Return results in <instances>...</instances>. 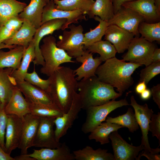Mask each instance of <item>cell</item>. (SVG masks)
<instances>
[{
    "label": "cell",
    "instance_id": "cell-26",
    "mask_svg": "<svg viewBox=\"0 0 160 160\" xmlns=\"http://www.w3.org/2000/svg\"><path fill=\"white\" fill-rule=\"evenodd\" d=\"M26 48L17 45L7 52L0 50V68L11 67L15 70L18 68Z\"/></svg>",
    "mask_w": 160,
    "mask_h": 160
},
{
    "label": "cell",
    "instance_id": "cell-54",
    "mask_svg": "<svg viewBox=\"0 0 160 160\" xmlns=\"http://www.w3.org/2000/svg\"><path fill=\"white\" fill-rule=\"evenodd\" d=\"M1 99H0V104H1Z\"/></svg>",
    "mask_w": 160,
    "mask_h": 160
},
{
    "label": "cell",
    "instance_id": "cell-53",
    "mask_svg": "<svg viewBox=\"0 0 160 160\" xmlns=\"http://www.w3.org/2000/svg\"><path fill=\"white\" fill-rule=\"evenodd\" d=\"M47 3H48L49 1H53L54 0H46Z\"/></svg>",
    "mask_w": 160,
    "mask_h": 160
},
{
    "label": "cell",
    "instance_id": "cell-51",
    "mask_svg": "<svg viewBox=\"0 0 160 160\" xmlns=\"http://www.w3.org/2000/svg\"><path fill=\"white\" fill-rule=\"evenodd\" d=\"M17 45H7L3 43H0V50L4 48H8L9 49L15 47Z\"/></svg>",
    "mask_w": 160,
    "mask_h": 160
},
{
    "label": "cell",
    "instance_id": "cell-15",
    "mask_svg": "<svg viewBox=\"0 0 160 160\" xmlns=\"http://www.w3.org/2000/svg\"><path fill=\"white\" fill-rule=\"evenodd\" d=\"M23 119L21 137L18 147L21 150L20 155L28 154V148L33 146L40 118L29 113L24 116Z\"/></svg>",
    "mask_w": 160,
    "mask_h": 160
},
{
    "label": "cell",
    "instance_id": "cell-27",
    "mask_svg": "<svg viewBox=\"0 0 160 160\" xmlns=\"http://www.w3.org/2000/svg\"><path fill=\"white\" fill-rule=\"evenodd\" d=\"M27 6L17 0H0V26L13 17L18 16Z\"/></svg>",
    "mask_w": 160,
    "mask_h": 160
},
{
    "label": "cell",
    "instance_id": "cell-36",
    "mask_svg": "<svg viewBox=\"0 0 160 160\" xmlns=\"http://www.w3.org/2000/svg\"><path fill=\"white\" fill-rule=\"evenodd\" d=\"M106 119V122L115 123L124 127H127L132 133H133L139 128L135 113L130 108L128 109L126 113L124 114L115 118L107 116Z\"/></svg>",
    "mask_w": 160,
    "mask_h": 160
},
{
    "label": "cell",
    "instance_id": "cell-48",
    "mask_svg": "<svg viewBox=\"0 0 160 160\" xmlns=\"http://www.w3.org/2000/svg\"><path fill=\"white\" fill-rule=\"evenodd\" d=\"M151 59L152 62L160 61V49L156 48L152 54Z\"/></svg>",
    "mask_w": 160,
    "mask_h": 160
},
{
    "label": "cell",
    "instance_id": "cell-34",
    "mask_svg": "<svg viewBox=\"0 0 160 160\" xmlns=\"http://www.w3.org/2000/svg\"><path fill=\"white\" fill-rule=\"evenodd\" d=\"M92 53H97L100 55L102 62L115 57L116 50L114 46L109 41L101 40L87 47L84 50Z\"/></svg>",
    "mask_w": 160,
    "mask_h": 160
},
{
    "label": "cell",
    "instance_id": "cell-47",
    "mask_svg": "<svg viewBox=\"0 0 160 160\" xmlns=\"http://www.w3.org/2000/svg\"><path fill=\"white\" fill-rule=\"evenodd\" d=\"M0 160H15L10 155L6 153L0 145Z\"/></svg>",
    "mask_w": 160,
    "mask_h": 160
},
{
    "label": "cell",
    "instance_id": "cell-31",
    "mask_svg": "<svg viewBox=\"0 0 160 160\" xmlns=\"http://www.w3.org/2000/svg\"><path fill=\"white\" fill-rule=\"evenodd\" d=\"M124 127L117 124L109 122L102 123L90 132L88 136L89 140H95L101 145L110 142L109 135L113 132L117 131L119 129Z\"/></svg>",
    "mask_w": 160,
    "mask_h": 160
},
{
    "label": "cell",
    "instance_id": "cell-13",
    "mask_svg": "<svg viewBox=\"0 0 160 160\" xmlns=\"http://www.w3.org/2000/svg\"><path fill=\"white\" fill-rule=\"evenodd\" d=\"M109 137L111 142L114 160H138L137 156L140 151L144 149L141 144L135 146L128 143L117 131L111 132Z\"/></svg>",
    "mask_w": 160,
    "mask_h": 160
},
{
    "label": "cell",
    "instance_id": "cell-49",
    "mask_svg": "<svg viewBox=\"0 0 160 160\" xmlns=\"http://www.w3.org/2000/svg\"><path fill=\"white\" fill-rule=\"evenodd\" d=\"M140 94V98L144 100H147L151 97V91L149 89L146 88Z\"/></svg>",
    "mask_w": 160,
    "mask_h": 160
},
{
    "label": "cell",
    "instance_id": "cell-44",
    "mask_svg": "<svg viewBox=\"0 0 160 160\" xmlns=\"http://www.w3.org/2000/svg\"><path fill=\"white\" fill-rule=\"evenodd\" d=\"M144 156L149 160H160V155L158 153L154 154L150 153H146L143 151L140 153L138 156V160H140V157Z\"/></svg>",
    "mask_w": 160,
    "mask_h": 160
},
{
    "label": "cell",
    "instance_id": "cell-20",
    "mask_svg": "<svg viewBox=\"0 0 160 160\" xmlns=\"http://www.w3.org/2000/svg\"><path fill=\"white\" fill-rule=\"evenodd\" d=\"M36 160H74V155L65 142L57 148L33 149V152L26 154Z\"/></svg>",
    "mask_w": 160,
    "mask_h": 160
},
{
    "label": "cell",
    "instance_id": "cell-6",
    "mask_svg": "<svg viewBox=\"0 0 160 160\" xmlns=\"http://www.w3.org/2000/svg\"><path fill=\"white\" fill-rule=\"evenodd\" d=\"M156 48L154 44L144 38L135 36L129 44L127 52L122 56V60L146 66L152 63V55Z\"/></svg>",
    "mask_w": 160,
    "mask_h": 160
},
{
    "label": "cell",
    "instance_id": "cell-1",
    "mask_svg": "<svg viewBox=\"0 0 160 160\" xmlns=\"http://www.w3.org/2000/svg\"><path fill=\"white\" fill-rule=\"evenodd\" d=\"M70 67L60 66L49 77L50 83L47 91L53 103L64 113L69 108L74 93L78 90V81Z\"/></svg>",
    "mask_w": 160,
    "mask_h": 160
},
{
    "label": "cell",
    "instance_id": "cell-25",
    "mask_svg": "<svg viewBox=\"0 0 160 160\" xmlns=\"http://www.w3.org/2000/svg\"><path fill=\"white\" fill-rule=\"evenodd\" d=\"M35 57V47L32 41L28 47L25 48L22 57V60L17 69L13 70L10 78L12 82L16 85V82L24 81V78L28 73L29 65L34 60Z\"/></svg>",
    "mask_w": 160,
    "mask_h": 160
},
{
    "label": "cell",
    "instance_id": "cell-7",
    "mask_svg": "<svg viewBox=\"0 0 160 160\" xmlns=\"http://www.w3.org/2000/svg\"><path fill=\"white\" fill-rule=\"evenodd\" d=\"M69 31L64 30L62 35L59 37L57 42V46L65 50L70 57H77L81 56L84 50V29L81 25L76 26L69 25Z\"/></svg>",
    "mask_w": 160,
    "mask_h": 160
},
{
    "label": "cell",
    "instance_id": "cell-37",
    "mask_svg": "<svg viewBox=\"0 0 160 160\" xmlns=\"http://www.w3.org/2000/svg\"><path fill=\"white\" fill-rule=\"evenodd\" d=\"M138 31L141 37L149 42H160V22L149 23L143 21L139 24Z\"/></svg>",
    "mask_w": 160,
    "mask_h": 160
},
{
    "label": "cell",
    "instance_id": "cell-16",
    "mask_svg": "<svg viewBox=\"0 0 160 160\" xmlns=\"http://www.w3.org/2000/svg\"><path fill=\"white\" fill-rule=\"evenodd\" d=\"M5 132V152L10 155L12 151L18 148L20 140L23 119L15 115H7Z\"/></svg>",
    "mask_w": 160,
    "mask_h": 160
},
{
    "label": "cell",
    "instance_id": "cell-43",
    "mask_svg": "<svg viewBox=\"0 0 160 160\" xmlns=\"http://www.w3.org/2000/svg\"><path fill=\"white\" fill-rule=\"evenodd\" d=\"M151 95L154 102L160 109V84L153 87L151 89Z\"/></svg>",
    "mask_w": 160,
    "mask_h": 160
},
{
    "label": "cell",
    "instance_id": "cell-2",
    "mask_svg": "<svg viewBox=\"0 0 160 160\" xmlns=\"http://www.w3.org/2000/svg\"><path fill=\"white\" fill-rule=\"evenodd\" d=\"M142 65L126 62L114 57L105 61L97 68L95 74L102 81L108 84L122 94L133 84L132 76L135 70Z\"/></svg>",
    "mask_w": 160,
    "mask_h": 160
},
{
    "label": "cell",
    "instance_id": "cell-22",
    "mask_svg": "<svg viewBox=\"0 0 160 160\" xmlns=\"http://www.w3.org/2000/svg\"><path fill=\"white\" fill-rule=\"evenodd\" d=\"M4 110L7 115H15L22 119L26 114L30 113L29 103L16 85L4 106Z\"/></svg>",
    "mask_w": 160,
    "mask_h": 160
},
{
    "label": "cell",
    "instance_id": "cell-50",
    "mask_svg": "<svg viewBox=\"0 0 160 160\" xmlns=\"http://www.w3.org/2000/svg\"><path fill=\"white\" fill-rule=\"evenodd\" d=\"M15 160H36L35 159L25 155H20L14 158Z\"/></svg>",
    "mask_w": 160,
    "mask_h": 160
},
{
    "label": "cell",
    "instance_id": "cell-40",
    "mask_svg": "<svg viewBox=\"0 0 160 160\" xmlns=\"http://www.w3.org/2000/svg\"><path fill=\"white\" fill-rule=\"evenodd\" d=\"M24 80L47 92L49 89L50 83L49 79L44 80L40 78L36 72L34 67L32 73H27L26 74Z\"/></svg>",
    "mask_w": 160,
    "mask_h": 160
},
{
    "label": "cell",
    "instance_id": "cell-8",
    "mask_svg": "<svg viewBox=\"0 0 160 160\" xmlns=\"http://www.w3.org/2000/svg\"><path fill=\"white\" fill-rule=\"evenodd\" d=\"M130 100V105L134 109L136 119L141 129L142 134L141 144L144 147L143 151L146 153H158L160 151V149L158 148L155 149L151 148L148 138L149 124L153 111L152 109L149 108L146 103L143 105L138 104L133 95L131 97Z\"/></svg>",
    "mask_w": 160,
    "mask_h": 160
},
{
    "label": "cell",
    "instance_id": "cell-19",
    "mask_svg": "<svg viewBox=\"0 0 160 160\" xmlns=\"http://www.w3.org/2000/svg\"><path fill=\"white\" fill-rule=\"evenodd\" d=\"M92 53L87 50H84L82 55L76 58V61L82 63L81 65L74 70L76 79L80 81L82 79L96 76L97 69L103 62L100 57L94 58Z\"/></svg>",
    "mask_w": 160,
    "mask_h": 160
},
{
    "label": "cell",
    "instance_id": "cell-21",
    "mask_svg": "<svg viewBox=\"0 0 160 160\" xmlns=\"http://www.w3.org/2000/svg\"><path fill=\"white\" fill-rule=\"evenodd\" d=\"M16 86L29 103L45 104H54L51 97L46 91L25 80L16 82Z\"/></svg>",
    "mask_w": 160,
    "mask_h": 160
},
{
    "label": "cell",
    "instance_id": "cell-41",
    "mask_svg": "<svg viewBox=\"0 0 160 160\" xmlns=\"http://www.w3.org/2000/svg\"><path fill=\"white\" fill-rule=\"evenodd\" d=\"M4 106L0 105V145L5 151V136L7 121V115L5 112Z\"/></svg>",
    "mask_w": 160,
    "mask_h": 160
},
{
    "label": "cell",
    "instance_id": "cell-17",
    "mask_svg": "<svg viewBox=\"0 0 160 160\" xmlns=\"http://www.w3.org/2000/svg\"><path fill=\"white\" fill-rule=\"evenodd\" d=\"M104 39L113 44L117 52L121 53L127 49L134 37L132 33L114 25L108 26Z\"/></svg>",
    "mask_w": 160,
    "mask_h": 160
},
{
    "label": "cell",
    "instance_id": "cell-4",
    "mask_svg": "<svg viewBox=\"0 0 160 160\" xmlns=\"http://www.w3.org/2000/svg\"><path fill=\"white\" fill-rule=\"evenodd\" d=\"M43 44L40 47L45 64L40 69L41 73L49 77L62 64L74 63L64 50L58 47L54 36H49L42 39Z\"/></svg>",
    "mask_w": 160,
    "mask_h": 160
},
{
    "label": "cell",
    "instance_id": "cell-14",
    "mask_svg": "<svg viewBox=\"0 0 160 160\" xmlns=\"http://www.w3.org/2000/svg\"><path fill=\"white\" fill-rule=\"evenodd\" d=\"M66 21L65 19L51 20L42 24L36 29L32 40L35 47V57L33 62L34 65H41L43 66L45 64L39 47L41 40L46 36L52 34L55 31L61 29Z\"/></svg>",
    "mask_w": 160,
    "mask_h": 160
},
{
    "label": "cell",
    "instance_id": "cell-38",
    "mask_svg": "<svg viewBox=\"0 0 160 160\" xmlns=\"http://www.w3.org/2000/svg\"><path fill=\"white\" fill-rule=\"evenodd\" d=\"M23 20L18 16L12 17L0 26V43L12 37L20 28Z\"/></svg>",
    "mask_w": 160,
    "mask_h": 160
},
{
    "label": "cell",
    "instance_id": "cell-42",
    "mask_svg": "<svg viewBox=\"0 0 160 160\" xmlns=\"http://www.w3.org/2000/svg\"><path fill=\"white\" fill-rule=\"evenodd\" d=\"M149 131L152 133V135L156 137L159 140L160 145V113L153 114L149 124Z\"/></svg>",
    "mask_w": 160,
    "mask_h": 160
},
{
    "label": "cell",
    "instance_id": "cell-32",
    "mask_svg": "<svg viewBox=\"0 0 160 160\" xmlns=\"http://www.w3.org/2000/svg\"><path fill=\"white\" fill-rule=\"evenodd\" d=\"M30 113L40 117L56 118L64 114L55 104L29 103Z\"/></svg>",
    "mask_w": 160,
    "mask_h": 160
},
{
    "label": "cell",
    "instance_id": "cell-46",
    "mask_svg": "<svg viewBox=\"0 0 160 160\" xmlns=\"http://www.w3.org/2000/svg\"><path fill=\"white\" fill-rule=\"evenodd\" d=\"M146 84L144 81L139 82L135 87V92L140 94L147 88Z\"/></svg>",
    "mask_w": 160,
    "mask_h": 160
},
{
    "label": "cell",
    "instance_id": "cell-39",
    "mask_svg": "<svg viewBox=\"0 0 160 160\" xmlns=\"http://www.w3.org/2000/svg\"><path fill=\"white\" fill-rule=\"evenodd\" d=\"M160 73V61L152 62L141 70L139 82L144 81L147 84L151 79Z\"/></svg>",
    "mask_w": 160,
    "mask_h": 160
},
{
    "label": "cell",
    "instance_id": "cell-5",
    "mask_svg": "<svg viewBox=\"0 0 160 160\" xmlns=\"http://www.w3.org/2000/svg\"><path fill=\"white\" fill-rule=\"evenodd\" d=\"M129 105L126 99L116 101L112 100L104 104L91 106L86 110V118L81 128L85 134L91 132L105 121L108 115L116 108Z\"/></svg>",
    "mask_w": 160,
    "mask_h": 160
},
{
    "label": "cell",
    "instance_id": "cell-52",
    "mask_svg": "<svg viewBox=\"0 0 160 160\" xmlns=\"http://www.w3.org/2000/svg\"><path fill=\"white\" fill-rule=\"evenodd\" d=\"M155 6L157 9L160 11V0H154Z\"/></svg>",
    "mask_w": 160,
    "mask_h": 160
},
{
    "label": "cell",
    "instance_id": "cell-35",
    "mask_svg": "<svg viewBox=\"0 0 160 160\" xmlns=\"http://www.w3.org/2000/svg\"><path fill=\"white\" fill-rule=\"evenodd\" d=\"M93 18L99 23L94 29H90V31L84 34L83 43L84 50L87 47L102 40L108 26L107 22L98 16H95Z\"/></svg>",
    "mask_w": 160,
    "mask_h": 160
},
{
    "label": "cell",
    "instance_id": "cell-30",
    "mask_svg": "<svg viewBox=\"0 0 160 160\" xmlns=\"http://www.w3.org/2000/svg\"><path fill=\"white\" fill-rule=\"evenodd\" d=\"M13 70L11 67L0 68V98L1 104L4 106L9 100L16 85L10 78Z\"/></svg>",
    "mask_w": 160,
    "mask_h": 160
},
{
    "label": "cell",
    "instance_id": "cell-33",
    "mask_svg": "<svg viewBox=\"0 0 160 160\" xmlns=\"http://www.w3.org/2000/svg\"><path fill=\"white\" fill-rule=\"evenodd\" d=\"M58 9L73 11L81 10L88 15L94 3V0H54Z\"/></svg>",
    "mask_w": 160,
    "mask_h": 160
},
{
    "label": "cell",
    "instance_id": "cell-12",
    "mask_svg": "<svg viewBox=\"0 0 160 160\" xmlns=\"http://www.w3.org/2000/svg\"><path fill=\"white\" fill-rule=\"evenodd\" d=\"M144 21L143 18L135 12L122 7L108 22V26L114 25L129 32L135 36L139 37L138 28L140 24Z\"/></svg>",
    "mask_w": 160,
    "mask_h": 160
},
{
    "label": "cell",
    "instance_id": "cell-18",
    "mask_svg": "<svg viewBox=\"0 0 160 160\" xmlns=\"http://www.w3.org/2000/svg\"><path fill=\"white\" fill-rule=\"evenodd\" d=\"M122 7L135 12L149 23L159 22L160 11L156 7L154 0H135L124 4Z\"/></svg>",
    "mask_w": 160,
    "mask_h": 160
},
{
    "label": "cell",
    "instance_id": "cell-11",
    "mask_svg": "<svg viewBox=\"0 0 160 160\" xmlns=\"http://www.w3.org/2000/svg\"><path fill=\"white\" fill-rule=\"evenodd\" d=\"M40 118V120L33 146L55 148L62 143L56 140L54 130V121L56 118Z\"/></svg>",
    "mask_w": 160,
    "mask_h": 160
},
{
    "label": "cell",
    "instance_id": "cell-24",
    "mask_svg": "<svg viewBox=\"0 0 160 160\" xmlns=\"http://www.w3.org/2000/svg\"><path fill=\"white\" fill-rule=\"evenodd\" d=\"M36 29L29 21L23 20L20 28L10 38L3 43L9 45H20L27 48L32 41Z\"/></svg>",
    "mask_w": 160,
    "mask_h": 160
},
{
    "label": "cell",
    "instance_id": "cell-23",
    "mask_svg": "<svg viewBox=\"0 0 160 160\" xmlns=\"http://www.w3.org/2000/svg\"><path fill=\"white\" fill-rule=\"evenodd\" d=\"M47 3L46 0H31L18 16L29 21L37 29L41 25L43 9Z\"/></svg>",
    "mask_w": 160,
    "mask_h": 160
},
{
    "label": "cell",
    "instance_id": "cell-28",
    "mask_svg": "<svg viewBox=\"0 0 160 160\" xmlns=\"http://www.w3.org/2000/svg\"><path fill=\"white\" fill-rule=\"evenodd\" d=\"M73 153L76 160H114L113 155L108 152L107 150L100 148L94 150L89 146Z\"/></svg>",
    "mask_w": 160,
    "mask_h": 160
},
{
    "label": "cell",
    "instance_id": "cell-29",
    "mask_svg": "<svg viewBox=\"0 0 160 160\" xmlns=\"http://www.w3.org/2000/svg\"><path fill=\"white\" fill-rule=\"evenodd\" d=\"M90 18L97 16L107 22L114 15L112 0H96L92 5L88 15Z\"/></svg>",
    "mask_w": 160,
    "mask_h": 160
},
{
    "label": "cell",
    "instance_id": "cell-3",
    "mask_svg": "<svg viewBox=\"0 0 160 160\" xmlns=\"http://www.w3.org/2000/svg\"><path fill=\"white\" fill-rule=\"evenodd\" d=\"M78 93L82 104V109L86 110L92 106L104 104L115 100L122 95L116 92L111 85L100 81L96 76L78 82Z\"/></svg>",
    "mask_w": 160,
    "mask_h": 160
},
{
    "label": "cell",
    "instance_id": "cell-9",
    "mask_svg": "<svg viewBox=\"0 0 160 160\" xmlns=\"http://www.w3.org/2000/svg\"><path fill=\"white\" fill-rule=\"evenodd\" d=\"M85 12L81 10L66 11L56 8L53 1L47 3L44 7L42 15L41 24L49 20L55 19H65L67 20L61 30H65L72 23H77L79 20H87Z\"/></svg>",
    "mask_w": 160,
    "mask_h": 160
},
{
    "label": "cell",
    "instance_id": "cell-45",
    "mask_svg": "<svg viewBox=\"0 0 160 160\" xmlns=\"http://www.w3.org/2000/svg\"><path fill=\"white\" fill-rule=\"evenodd\" d=\"M114 10V14L121 8L122 5L126 2L135 0H112Z\"/></svg>",
    "mask_w": 160,
    "mask_h": 160
},
{
    "label": "cell",
    "instance_id": "cell-10",
    "mask_svg": "<svg viewBox=\"0 0 160 160\" xmlns=\"http://www.w3.org/2000/svg\"><path fill=\"white\" fill-rule=\"evenodd\" d=\"M82 109L80 97L77 92L73 95L71 105L68 111L63 116L56 118L54 120L55 129V133L56 139L59 142L60 139L67 133L75 120L77 118L79 112Z\"/></svg>",
    "mask_w": 160,
    "mask_h": 160
}]
</instances>
